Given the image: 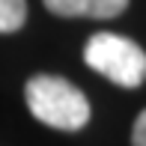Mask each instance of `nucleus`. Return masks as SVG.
Listing matches in <instances>:
<instances>
[{"instance_id": "nucleus-2", "label": "nucleus", "mask_w": 146, "mask_h": 146, "mask_svg": "<svg viewBox=\"0 0 146 146\" xmlns=\"http://www.w3.org/2000/svg\"><path fill=\"white\" fill-rule=\"evenodd\" d=\"M84 60L92 72L104 75L110 84L134 90L146 81V51L134 39L119 33H96L90 36Z\"/></svg>"}, {"instance_id": "nucleus-3", "label": "nucleus", "mask_w": 146, "mask_h": 146, "mask_svg": "<svg viewBox=\"0 0 146 146\" xmlns=\"http://www.w3.org/2000/svg\"><path fill=\"white\" fill-rule=\"evenodd\" d=\"M48 12L60 18H98L108 21L128 9V0H42Z\"/></svg>"}, {"instance_id": "nucleus-1", "label": "nucleus", "mask_w": 146, "mask_h": 146, "mask_svg": "<svg viewBox=\"0 0 146 146\" xmlns=\"http://www.w3.org/2000/svg\"><path fill=\"white\" fill-rule=\"evenodd\" d=\"M30 113L57 131H81L90 122V102L72 81L57 75H36L24 87Z\"/></svg>"}, {"instance_id": "nucleus-4", "label": "nucleus", "mask_w": 146, "mask_h": 146, "mask_svg": "<svg viewBox=\"0 0 146 146\" xmlns=\"http://www.w3.org/2000/svg\"><path fill=\"white\" fill-rule=\"evenodd\" d=\"M27 21V0H0V33H15Z\"/></svg>"}, {"instance_id": "nucleus-5", "label": "nucleus", "mask_w": 146, "mask_h": 146, "mask_svg": "<svg viewBox=\"0 0 146 146\" xmlns=\"http://www.w3.org/2000/svg\"><path fill=\"white\" fill-rule=\"evenodd\" d=\"M131 143H134V146H146V110H140V116L134 119V128H131Z\"/></svg>"}]
</instances>
